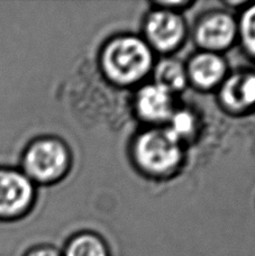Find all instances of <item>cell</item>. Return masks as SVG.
Segmentation results:
<instances>
[{"mask_svg": "<svg viewBox=\"0 0 255 256\" xmlns=\"http://www.w3.org/2000/svg\"><path fill=\"white\" fill-rule=\"evenodd\" d=\"M104 71L118 84H132L146 74L151 68L152 54L148 45L135 38L114 40L104 51Z\"/></svg>", "mask_w": 255, "mask_h": 256, "instance_id": "cell-1", "label": "cell"}, {"mask_svg": "<svg viewBox=\"0 0 255 256\" xmlns=\"http://www.w3.org/2000/svg\"><path fill=\"white\" fill-rule=\"evenodd\" d=\"M69 155L66 146L54 138H38L22 154L20 170L33 182L50 184L66 171Z\"/></svg>", "mask_w": 255, "mask_h": 256, "instance_id": "cell-2", "label": "cell"}, {"mask_svg": "<svg viewBox=\"0 0 255 256\" xmlns=\"http://www.w3.org/2000/svg\"><path fill=\"white\" fill-rule=\"evenodd\" d=\"M34 182L20 168L0 166V222L25 216L35 201Z\"/></svg>", "mask_w": 255, "mask_h": 256, "instance_id": "cell-3", "label": "cell"}, {"mask_svg": "<svg viewBox=\"0 0 255 256\" xmlns=\"http://www.w3.org/2000/svg\"><path fill=\"white\" fill-rule=\"evenodd\" d=\"M135 155L145 170L154 173L168 172L180 161L179 140L168 130H150L136 142Z\"/></svg>", "mask_w": 255, "mask_h": 256, "instance_id": "cell-4", "label": "cell"}, {"mask_svg": "<svg viewBox=\"0 0 255 256\" xmlns=\"http://www.w3.org/2000/svg\"><path fill=\"white\" fill-rule=\"evenodd\" d=\"M150 42L162 51L176 48L184 38V22L176 14L166 10L153 12L146 22Z\"/></svg>", "mask_w": 255, "mask_h": 256, "instance_id": "cell-5", "label": "cell"}, {"mask_svg": "<svg viewBox=\"0 0 255 256\" xmlns=\"http://www.w3.org/2000/svg\"><path fill=\"white\" fill-rule=\"evenodd\" d=\"M236 25L226 14H216L204 20L197 30V40L202 46L210 50L227 48L233 42Z\"/></svg>", "mask_w": 255, "mask_h": 256, "instance_id": "cell-6", "label": "cell"}, {"mask_svg": "<svg viewBox=\"0 0 255 256\" xmlns=\"http://www.w3.org/2000/svg\"><path fill=\"white\" fill-rule=\"evenodd\" d=\"M136 104L140 115L145 120L158 122L168 120L171 116L172 100L170 92L158 84L146 86L140 89Z\"/></svg>", "mask_w": 255, "mask_h": 256, "instance_id": "cell-7", "label": "cell"}, {"mask_svg": "<svg viewBox=\"0 0 255 256\" xmlns=\"http://www.w3.org/2000/svg\"><path fill=\"white\" fill-rule=\"evenodd\" d=\"M222 99L234 109H245L255 104V73L236 74L226 82Z\"/></svg>", "mask_w": 255, "mask_h": 256, "instance_id": "cell-8", "label": "cell"}, {"mask_svg": "<svg viewBox=\"0 0 255 256\" xmlns=\"http://www.w3.org/2000/svg\"><path fill=\"white\" fill-rule=\"evenodd\" d=\"M190 76L199 86L210 88L217 84L225 73V64L220 56L202 53L190 63Z\"/></svg>", "mask_w": 255, "mask_h": 256, "instance_id": "cell-9", "label": "cell"}, {"mask_svg": "<svg viewBox=\"0 0 255 256\" xmlns=\"http://www.w3.org/2000/svg\"><path fill=\"white\" fill-rule=\"evenodd\" d=\"M62 256H110V254L106 243L99 236L84 232L69 240Z\"/></svg>", "mask_w": 255, "mask_h": 256, "instance_id": "cell-10", "label": "cell"}, {"mask_svg": "<svg viewBox=\"0 0 255 256\" xmlns=\"http://www.w3.org/2000/svg\"><path fill=\"white\" fill-rule=\"evenodd\" d=\"M156 80L158 86L168 92L179 91L186 84V72L176 60H164L158 63L156 70Z\"/></svg>", "mask_w": 255, "mask_h": 256, "instance_id": "cell-11", "label": "cell"}, {"mask_svg": "<svg viewBox=\"0 0 255 256\" xmlns=\"http://www.w3.org/2000/svg\"><path fill=\"white\" fill-rule=\"evenodd\" d=\"M240 34L245 48L255 56V4L243 14L240 22Z\"/></svg>", "mask_w": 255, "mask_h": 256, "instance_id": "cell-12", "label": "cell"}, {"mask_svg": "<svg viewBox=\"0 0 255 256\" xmlns=\"http://www.w3.org/2000/svg\"><path fill=\"white\" fill-rule=\"evenodd\" d=\"M194 127L192 117L188 112H179L173 116L171 127L169 130L176 138L180 140V137L188 135Z\"/></svg>", "mask_w": 255, "mask_h": 256, "instance_id": "cell-13", "label": "cell"}, {"mask_svg": "<svg viewBox=\"0 0 255 256\" xmlns=\"http://www.w3.org/2000/svg\"><path fill=\"white\" fill-rule=\"evenodd\" d=\"M24 256H62V252L50 245L36 246L26 252Z\"/></svg>", "mask_w": 255, "mask_h": 256, "instance_id": "cell-14", "label": "cell"}]
</instances>
